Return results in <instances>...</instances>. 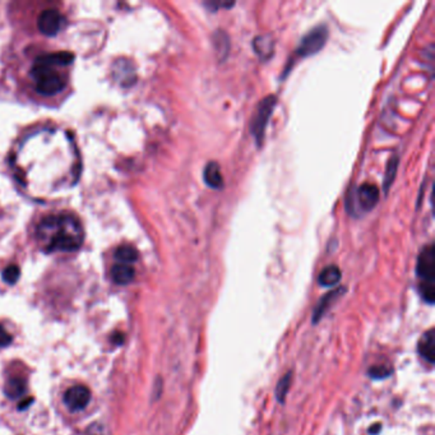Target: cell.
<instances>
[{"instance_id":"9","label":"cell","mask_w":435,"mask_h":435,"mask_svg":"<svg viewBox=\"0 0 435 435\" xmlns=\"http://www.w3.org/2000/svg\"><path fill=\"white\" fill-rule=\"evenodd\" d=\"M419 354L430 364L435 362V331L429 330L428 332L424 333L419 339L418 344Z\"/></svg>"},{"instance_id":"15","label":"cell","mask_w":435,"mask_h":435,"mask_svg":"<svg viewBox=\"0 0 435 435\" xmlns=\"http://www.w3.org/2000/svg\"><path fill=\"white\" fill-rule=\"evenodd\" d=\"M254 50L260 58L268 59L273 54V41L271 37H257L254 40Z\"/></svg>"},{"instance_id":"18","label":"cell","mask_w":435,"mask_h":435,"mask_svg":"<svg viewBox=\"0 0 435 435\" xmlns=\"http://www.w3.org/2000/svg\"><path fill=\"white\" fill-rule=\"evenodd\" d=\"M291 373H288L286 376H282L280 379V382L277 384V388H276V397L279 399L280 404H283L286 396H288V390H290V385H291Z\"/></svg>"},{"instance_id":"17","label":"cell","mask_w":435,"mask_h":435,"mask_svg":"<svg viewBox=\"0 0 435 435\" xmlns=\"http://www.w3.org/2000/svg\"><path fill=\"white\" fill-rule=\"evenodd\" d=\"M397 168H399V157L397 156H392L391 160L388 161V165H387V169H385V175H384L383 188L385 192H388L390 186L393 183L395 177H396Z\"/></svg>"},{"instance_id":"22","label":"cell","mask_w":435,"mask_h":435,"mask_svg":"<svg viewBox=\"0 0 435 435\" xmlns=\"http://www.w3.org/2000/svg\"><path fill=\"white\" fill-rule=\"evenodd\" d=\"M12 342L10 334L0 325V347L8 346Z\"/></svg>"},{"instance_id":"5","label":"cell","mask_w":435,"mask_h":435,"mask_svg":"<svg viewBox=\"0 0 435 435\" xmlns=\"http://www.w3.org/2000/svg\"><path fill=\"white\" fill-rule=\"evenodd\" d=\"M64 18L57 9H46L37 20V27L46 36H55L63 29Z\"/></svg>"},{"instance_id":"2","label":"cell","mask_w":435,"mask_h":435,"mask_svg":"<svg viewBox=\"0 0 435 435\" xmlns=\"http://www.w3.org/2000/svg\"><path fill=\"white\" fill-rule=\"evenodd\" d=\"M73 59V54L66 52L38 57L32 67V77L36 82L37 92L44 96H54L61 92L66 87V80L58 72V68L72 64Z\"/></svg>"},{"instance_id":"14","label":"cell","mask_w":435,"mask_h":435,"mask_svg":"<svg viewBox=\"0 0 435 435\" xmlns=\"http://www.w3.org/2000/svg\"><path fill=\"white\" fill-rule=\"evenodd\" d=\"M115 258L119 263L131 265L138 259V251H135V248L131 246V245H121L115 251Z\"/></svg>"},{"instance_id":"6","label":"cell","mask_w":435,"mask_h":435,"mask_svg":"<svg viewBox=\"0 0 435 435\" xmlns=\"http://www.w3.org/2000/svg\"><path fill=\"white\" fill-rule=\"evenodd\" d=\"M416 273L421 282H435V253L434 246L428 245L424 248L418 258Z\"/></svg>"},{"instance_id":"10","label":"cell","mask_w":435,"mask_h":435,"mask_svg":"<svg viewBox=\"0 0 435 435\" xmlns=\"http://www.w3.org/2000/svg\"><path fill=\"white\" fill-rule=\"evenodd\" d=\"M203 179L206 184L212 189H220L223 185V177H222L221 169L217 163H207L205 171H203Z\"/></svg>"},{"instance_id":"21","label":"cell","mask_w":435,"mask_h":435,"mask_svg":"<svg viewBox=\"0 0 435 435\" xmlns=\"http://www.w3.org/2000/svg\"><path fill=\"white\" fill-rule=\"evenodd\" d=\"M20 274H21V271H20V268L17 266H9L4 270V272H3V279L4 281L7 282V283H10V285H13L15 283L18 279H20Z\"/></svg>"},{"instance_id":"8","label":"cell","mask_w":435,"mask_h":435,"mask_svg":"<svg viewBox=\"0 0 435 435\" xmlns=\"http://www.w3.org/2000/svg\"><path fill=\"white\" fill-rule=\"evenodd\" d=\"M379 197L381 196H379L378 186H376L374 184H370V183L362 184L357 189V192H356V198H357V202H359V206L365 212L371 211L378 205Z\"/></svg>"},{"instance_id":"7","label":"cell","mask_w":435,"mask_h":435,"mask_svg":"<svg viewBox=\"0 0 435 435\" xmlns=\"http://www.w3.org/2000/svg\"><path fill=\"white\" fill-rule=\"evenodd\" d=\"M91 399V392L84 385H74L68 390L64 402L71 411H81L86 408Z\"/></svg>"},{"instance_id":"12","label":"cell","mask_w":435,"mask_h":435,"mask_svg":"<svg viewBox=\"0 0 435 435\" xmlns=\"http://www.w3.org/2000/svg\"><path fill=\"white\" fill-rule=\"evenodd\" d=\"M342 277V273L339 271V268L337 266H328L325 267V270L320 272L318 281L322 286L325 288H332L336 286L341 281Z\"/></svg>"},{"instance_id":"1","label":"cell","mask_w":435,"mask_h":435,"mask_svg":"<svg viewBox=\"0 0 435 435\" xmlns=\"http://www.w3.org/2000/svg\"><path fill=\"white\" fill-rule=\"evenodd\" d=\"M36 237L41 248L47 253H71L81 248L84 233L81 221L74 214H50L38 223Z\"/></svg>"},{"instance_id":"19","label":"cell","mask_w":435,"mask_h":435,"mask_svg":"<svg viewBox=\"0 0 435 435\" xmlns=\"http://www.w3.org/2000/svg\"><path fill=\"white\" fill-rule=\"evenodd\" d=\"M421 296L425 302L433 304L435 300V282H421L420 288Z\"/></svg>"},{"instance_id":"16","label":"cell","mask_w":435,"mask_h":435,"mask_svg":"<svg viewBox=\"0 0 435 435\" xmlns=\"http://www.w3.org/2000/svg\"><path fill=\"white\" fill-rule=\"evenodd\" d=\"M24 391H26V384L20 378L10 379L6 385V393L9 399H18L22 396Z\"/></svg>"},{"instance_id":"3","label":"cell","mask_w":435,"mask_h":435,"mask_svg":"<svg viewBox=\"0 0 435 435\" xmlns=\"http://www.w3.org/2000/svg\"><path fill=\"white\" fill-rule=\"evenodd\" d=\"M276 103H277L276 96L270 95V96L265 97L259 103L256 115L253 117L251 126V135L254 137V140L258 146H260L265 140L267 126H268V121H270L273 110L276 108Z\"/></svg>"},{"instance_id":"13","label":"cell","mask_w":435,"mask_h":435,"mask_svg":"<svg viewBox=\"0 0 435 435\" xmlns=\"http://www.w3.org/2000/svg\"><path fill=\"white\" fill-rule=\"evenodd\" d=\"M344 291H345L344 288H337V290H333L332 293L327 294L325 297H322V300L318 304L317 308L314 310V317H313V322H314V323H318V320L325 316L327 309L332 305V302H334Z\"/></svg>"},{"instance_id":"4","label":"cell","mask_w":435,"mask_h":435,"mask_svg":"<svg viewBox=\"0 0 435 435\" xmlns=\"http://www.w3.org/2000/svg\"><path fill=\"white\" fill-rule=\"evenodd\" d=\"M327 40H328V29L325 24H320L302 37V43L299 45L296 52L302 58L311 57L325 47Z\"/></svg>"},{"instance_id":"11","label":"cell","mask_w":435,"mask_h":435,"mask_svg":"<svg viewBox=\"0 0 435 435\" xmlns=\"http://www.w3.org/2000/svg\"><path fill=\"white\" fill-rule=\"evenodd\" d=\"M134 268L131 265H123V263H118L115 266L112 267V271H111V276H112V280L115 283L118 285H128L131 283L134 279Z\"/></svg>"},{"instance_id":"23","label":"cell","mask_w":435,"mask_h":435,"mask_svg":"<svg viewBox=\"0 0 435 435\" xmlns=\"http://www.w3.org/2000/svg\"><path fill=\"white\" fill-rule=\"evenodd\" d=\"M382 429V427L378 424L376 427H373V428L370 429V434L376 435L379 433V430Z\"/></svg>"},{"instance_id":"20","label":"cell","mask_w":435,"mask_h":435,"mask_svg":"<svg viewBox=\"0 0 435 435\" xmlns=\"http://www.w3.org/2000/svg\"><path fill=\"white\" fill-rule=\"evenodd\" d=\"M392 369L388 368L387 365H376L369 370V376L374 379H383L387 376H391Z\"/></svg>"}]
</instances>
